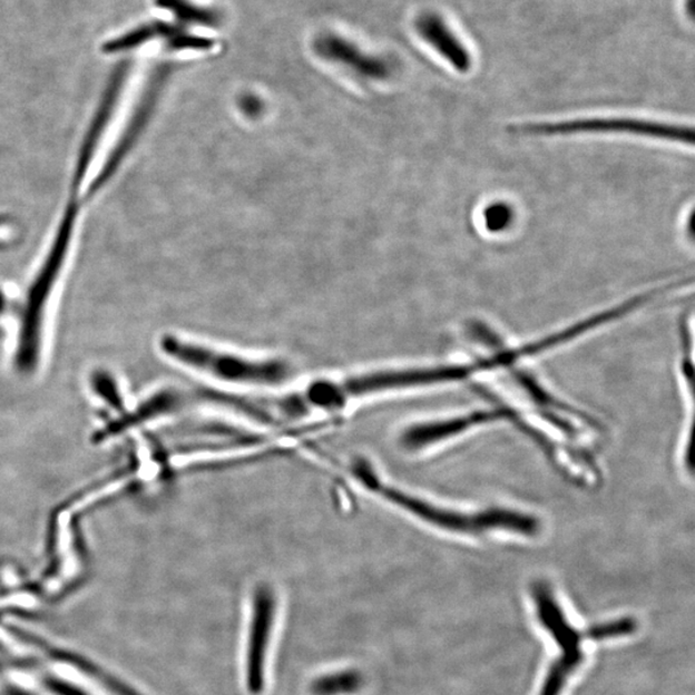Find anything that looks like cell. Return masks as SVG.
Masks as SVG:
<instances>
[{
    "label": "cell",
    "mask_w": 695,
    "mask_h": 695,
    "mask_svg": "<svg viewBox=\"0 0 695 695\" xmlns=\"http://www.w3.org/2000/svg\"><path fill=\"white\" fill-rule=\"evenodd\" d=\"M435 385H438L435 366L384 369L362 372L341 380H319L303 391L277 399H247L221 393L218 404L260 423L273 424L294 421L313 412L337 411L344 409L348 403L368 395Z\"/></svg>",
    "instance_id": "6da1fadb"
},
{
    "label": "cell",
    "mask_w": 695,
    "mask_h": 695,
    "mask_svg": "<svg viewBox=\"0 0 695 695\" xmlns=\"http://www.w3.org/2000/svg\"><path fill=\"white\" fill-rule=\"evenodd\" d=\"M355 479L370 492H374L392 507L399 508L423 523L441 531L470 537H481L493 532H507L523 537L540 534V519L528 512L507 508H491L481 511H462L441 507L432 501L405 492L402 488L383 481L370 463L355 460L352 463Z\"/></svg>",
    "instance_id": "7a4b0ae2"
},
{
    "label": "cell",
    "mask_w": 695,
    "mask_h": 695,
    "mask_svg": "<svg viewBox=\"0 0 695 695\" xmlns=\"http://www.w3.org/2000/svg\"><path fill=\"white\" fill-rule=\"evenodd\" d=\"M161 346L173 360L231 384L278 385L287 382L293 372L283 360L247 359L239 354L182 341L176 336L164 337Z\"/></svg>",
    "instance_id": "3957f363"
},
{
    "label": "cell",
    "mask_w": 695,
    "mask_h": 695,
    "mask_svg": "<svg viewBox=\"0 0 695 695\" xmlns=\"http://www.w3.org/2000/svg\"><path fill=\"white\" fill-rule=\"evenodd\" d=\"M511 131L527 136L627 135L669 140L693 146V127L634 118H587L562 121L523 123Z\"/></svg>",
    "instance_id": "277c9868"
},
{
    "label": "cell",
    "mask_w": 695,
    "mask_h": 695,
    "mask_svg": "<svg viewBox=\"0 0 695 695\" xmlns=\"http://www.w3.org/2000/svg\"><path fill=\"white\" fill-rule=\"evenodd\" d=\"M78 211L77 206L71 202L63 214L60 226H58L51 249H49L43 266L40 267L38 276L32 281L29 288L27 310H25L23 320L25 342H35L38 336L46 303L48 297L51 296L65 261L68 258Z\"/></svg>",
    "instance_id": "5b68a950"
},
{
    "label": "cell",
    "mask_w": 695,
    "mask_h": 695,
    "mask_svg": "<svg viewBox=\"0 0 695 695\" xmlns=\"http://www.w3.org/2000/svg\"><path fill=\"white\" fill-rule=\"evenodd\" d=\"M275 614L276 597L271 587L266 585L256 587L246 658L247 689L254 695L261 694L266 684L264 674H266V657Z\"/></svg>",
    "instance_id": "8992f818"
},
{
    "label": "cell",
    "mask_w": 695,
    "mask_h": 695,
    "mask_svg": "<svg viewBox=\"0 0 695 695\" xmlns=\"http://www.w3.org/2000/svg\"><path fill=\"white\" fill-rule=\"evenodd\" d=\"M169 72V65L157 66V69L153 72L151 78L148 79L143 98H140V102L134 114V118H131L127 129L124 130V134L121 135L118 145L115 146L114 151L109 157H107V161L104 165L102 170L99 172L98 176L92 182V185H90L89 196L96 195L99 189H101L107 182H109L116 169H118L124 159H126L130 148L137 143V138L140 134H143L148 119H150L157 101V96H159Z\"/></svg>",
    "instance_id": "52a82bcc"
},
{
    "label": "cell",
    "mask_w": 695,
    "mask_h": 695,
    "mask_svg": "<svg viewBox=\"0 0 695 695\" xmlns=\"http://www.w3.org/2000/svg\"><path fill=\"white\" fill-rule=\"evenodd\" d=\"M131 65L134 63L128 60L116 65L110 81L107 82L101 104H99V109L95 115L92 124H90L85 143H82L80 148L76 169H74V192H79V187L86 178L87 170L94 161L96 148L99 143H101L106 127L109 126L115 112V107L119 102L124 87H126L128 76L131 71Z\"/></svg>",
    "instance_id": "ba28073f"
},
{
    "label": "cell",
    "mask_w": 695,
    "mask_h": 695,
    "mask_svg": "<svg viewBox=\"0 0 695 695\" xmlns=\"http://www.w3.org/2000/svg\"><path fill=\"white\" fill-rule=\"evenodd\" d=\"M316 52L327 61L345 66L348 70L368 79H385L389 66L375 56L363 53L358 46L335 35L321 36L314 43Z\"/></svg>",
    "instance_id": "9c48e42d"
},
{
    "label": "cell",
    "mask_w": 695,
    "mask_h": 695,
    "mask_svg": "<svg viewBox=\"0 0 695 695\" xmlns=\"http://www.w3.org/2000/svg\"><path fill=\"white\" fill-rule=\"evenodd\" d=\"M417 30L420 37L432 46L454 70L461 74L470 71L473 58L440 16L433 12L421 14L417 20Z\"/></svg>",
    "instance_id": "30bf717a"
},
{
    "label": "cell",
    "mask_w": 695,
    "mask_h": 695,
    "mask_svg": "<svg viewBox=\"0 0 695 695\" xmlns=\"http://www.w3.org/2000/svg\"><path fill=\"white\" fill-rule=\"evenodd\" d=\"M180 28V25L163 21L140 25V27L128 31L127 35L107 41L102 47V51L107 55L134 51V49L156 39H163L167 43L170 38L177 35Z\"/></svg>",
    "instance_id": "8fae6325"
},
{
    "label": "cell",
    "mask_w": 695,
    "mask_h": 695,
    "mask_svg": "<svg viewBox=\"0 0 695 695\" xmlns=\"http://www.w3.org/2000/svg\"><path fill=\"white\" fill-rule=\"evenodd\" d=\"M155 4L176 16V19L184 25L215 28L221 22L218 12L195 4L192 0H155Z\"/></svg>",
    "instance_id": "7c38bea8"
},
{
    "label": "cell",
    "mask_w": 695,
    "mask_h": 695,
    "mask_svg": "<svg viewBox=\"0 0 695 695\" xmlns=\"http://www.w3.org/2000/svg\"><path fill=\"white\" fill-rule=\"evenodd\" d=\"M363 678L353 669L329 674L316 678L311 684L313 695H348L360 691Z\"/></svg>",
    "instance_id": "4fadbf2b"
},
{
    "label": "cell",
    "mask_w": 695,
    "mask_h": 695,
    "mask_svg": "<svg viewBox=\"0 0 695 695\" xmlns=\"http://www.w3.org/2000/svg\"><path fill=\"white\" fill-rule=\"evenodd\" d=\"M584 660V650L561 653V656L550 666L540 695H559L562 688Z\"/></svg>",
    "instance_id": "5bb4252c"
},
{
    "label": "cell",
    "mask_w": 695,
    "mask_h": 695,
    "mask_svg": "<svg viewBox=\"0 0 695 695\" xmlns=\"http://www.w3.org/2000/svg\"><path fill=\"white\" fill-rule=\"evenodd\" d=\"M637 630V623L632 617L618 618L607 624L595 625L587 628V639L607 640L614 637L632 635Z\"/></svg>",
    "instance_id": "9a60e30c"
},
{
    "label": "cell",
    "mask_w": 695,
    "mask_h": 695,
    "mask_svg": "<svg viewBox=\"0 0 695 695\" xmlns=\"http://www.w3.org/2000/svg\"><path fill=\"white\" fill-rule=\"evenodd\" d=\"M486 226L490 231H501L509 226L511 221V211L505 204H495L488 206L484 212Z\"/></svg>",
    "instance_id": "2e32d148"
},
{
    "label": "cell",
    "mask_w": 695,
    "mask_h": 695,
    "mask_svg": "<svg viewBox=\"0 0 695 695\" xmlns=\"http://www.w3.org/2000/svg\"><path fill=\"white\" fill-rule=\"evenodd\" d=\"M4 303H6L4 295L2 292H0V310L4 309Z\"/></svg>",
    "instance_id": "e0dca14e"
},
{
    "label": "cell",
    "mask_w": 695,
    "mask_h": 695,
    "mask_svg": "<svg viewBox=\"0 0 695 695\" xmlns=\"http://www.w3.org/2000/svg\"><path fill=\"white\" fill-rule=\"evenodd\" d=\"M688 8H689V16L691 18H693V0H689Z\"/></svg>",
    "instance_id": "ac0fdd59"
}]
</instances>
